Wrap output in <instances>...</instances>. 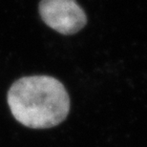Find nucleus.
<instances>
[{
  "label": "nucleus",
  "instance_id": "obj_1",
  "mask_svg": "<svg viewBox=\"0 0 147 147\" xmlns=\"http://www.w3.org/2000/svg\"><path fill=\"white\" fill-rule=\"evenodd\" d=\"M11 113L22 125L46 129L58 125L70 111V98L63 84L48 76H25L8 92Z\"/></svg>",
  "mask_w": 147,
  "mask_h": 147
},
{
  "label": "nucleus",
  "instance_id": "obj_2",
  "mask_svg": "<svg viewBox=\"0 0 147 147\" xmlns=\"http://www.w3.org/2000/svg\"><path fill=\"white\" fill-rule=\"evenodd\" d=\"M39 13L46 25L62 34L78 33L87 22L76 0H41Z\"/></svg>",
  "mask_w": 147,
  "mask_h": 147
}]
</instances>
